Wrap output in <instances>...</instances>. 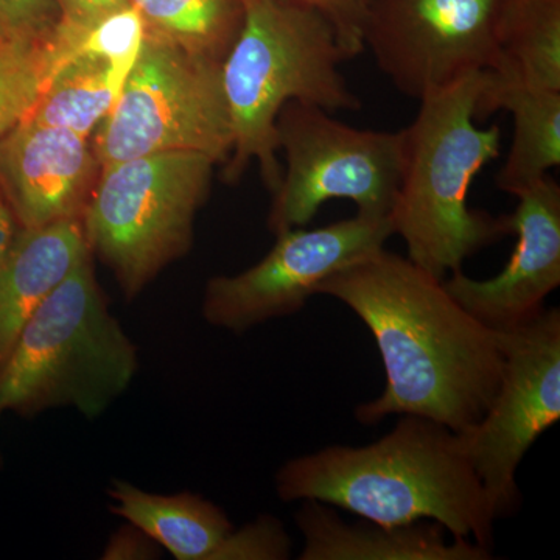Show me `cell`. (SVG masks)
<instances>
[{"mask_svg": "<svg viewBox=\"0 0 560 560\" xmlns=\"http://www.w3.org/2000/svg\"><path fill=\"white\" fill-rule=\"evenodd\" d=\"M316 294L355 313L381 352L385 389L355 408L359 422L415 415L459 433L488 410L503 370L499 338L444 279L381 248L324 280Z\"/></svg>", "mask_w": 560, "mask_h": 560, "instance_id": "1", "label": "cell"}, {"mask_svg": "<svg viewBox=\"0 0 560 560\" xmlns=\"http://www.w3.org/2000/svg\"><path fill=\"white\" fill-rule=\"evenodd\" d=\"M285 503L316 500L382 525L436 522L452 537L493 552L495 517L459 433L422 416H399L381 440L329 445L276 474Z\"/></svg>", "mask_w": 560, "mask_h": 560, "instance_id": "2", "label": "cell"}, {"mask_svg": "<svg viewBox=\"0 0 560 560\" xmlns=\"http://www.w3.org/2000/svg\"><path fill=\"white\" fill-rule=\"evenodd\" d=\"M485 84L486 70L420 98L418 116L404 128V172L388 220L408 259L440 279L514 234L511 215L469 208L475 176L500 156V128L475 121Z\"/></svg>", "mask_w": 560, "mask_h": 560, "instance_id": "3", "label": "cell"}, {"mask_svg": "<svg viewBox=\"0 0 560 560\" xmlns=\"http://www.w3.org/2000/svg\"><path fill=\"white\" fill-rule=\"evenodd\" d=\"M241 33L221 62L232 150L224 178L234 183L253 161L268 189H278L279 113L298 102L329 110L359 109L340 72L349 60L335 28L316 11L289 0H241Z\"/></svg>", "mask_w": 560, "mask_h": 560, "instance_id": "4", "label": "cell"}, {"mask_svg": "<svg viewBox=\"0 0 560 560\" xmlns=\"http://www.w3.org/2000/svg\"><path fill=\"white\" fill-rule=\"evenodd\" d=\"M138 370V348L109 312L90 254L21 330L0 368V412L73 408L97 419Z\"/></svg>", "mask_w": 560, "mask_h": 560, "instance_id": "5", "label": "cell"}, {"mask_svg": "<svg viewBox=\"0 0 560 560\" xmlns=\"http://www.w3.org/2000/svg\"><path fill=\"white\" fill-rule=\"evenodd\" d=\"M215 165L206 154L168 151L102 167L83 217L84 234L125 300L138 298L189 253Z\"/></svg>", "mask_w": 560, "mask_h": 560, "instance_id": "6", "label": "cell"}, {"mask_svg": "<svg viewBox=\"0 0 560 560\" xmlns=\"http://www.w3.org/2000/svg\"><path fill=\"white\" fill-rule=\"evenodd\" d=\"M92 149L102 167L168 151L226 162L232 130L221 62L145 33Z\"/></svg>", "mask_w": 560, "mask_h": 560, "instance_id": "7", "label": "cell"}, {"mask_svg": "<svg viewBox=\"0 0 560 560\" xmlns=\"http://www.w3.org/2000/svg\"><path fill=\"white\" fill-rule=\"evenodd\" d=\"M276 128L287 168L272 191V234L307 226L330 200H349L361 215L388 219L404 172V130H360L298 102L283 106Z\"/></svg>", "mask_w": 560, "mask_h": 560, "instance_id": "8", "label": "cell"}, {"mask_svg": "<svg viewBox=\"0 0 560 560\" xmlns=\"http://www.w3.org/2000/svg\"><path fill=\"white\" fill-rule=\"evenodd\" d=\"M503 370L488 410L459 431L495 521L517 514V470L541 434L560 419V311L497 331Z\"/></svg>", "mask_w": 560, "mask_h": 560, "instance_id": "9", "label": "cell"}, {"mask_svg": "<svg viewBox=\"0 0 560 560\" xmlns=\"http://www.w3.org/2000/svg\"><path fill=\"white\" fill-rule=\"evenodd\" d=\"M511 0H374L363 46L408 97H427L501 61Z\"/></svg>", "mask_w": 560, "mask_h": 560, "instance_id": "10", "label": "cell"}, {"mask_svg": "<svg viewBox=\"0 0 560 560\" xmlns=\"http://www.w3.org/2000/svg\"><path fill=\"white\" fill-rule=\"evenodd\" d=\"M388 219L361 215L326 226L294 228L276 235L270 253L248 270L206 283L202 318L210 326L245 334L302 311L320 283L353 261L385 248Z\"/></svg>", "mask_w": 560, "mask_h": 560, "instance_id": "11", "label": "cell"}, {"mask_svg": "<svg viewBox=\"0 0 560 560\" xmlns=\"http://www.w3.org/2000/svg\"><path fill=\"white\" fill-rule=\"evenodd\" d=\"M512 213L517 235L503 270L478 280L453 271L448 293L489 329L501 331L528 323L545 311V301L560 285V187L545 176L515 195Z\"/></svg>", "mask_w": 560, "mask_h": 560, "instance_id": "12", "label": "cell"}, {"mask_svg": "<svg viewBox=\"0 0 560 560\" xmlns=\"http://www.w3.org/2000/svg\"><path fill=\"white\" fill-rule=\"evenodd\" d=\"M101 172L77 132L24 119L0 140V194L20 230L83 220Z\"/></svg>", "mask_w": 560, "mask_h": 560, "instance_id": "13", "label": "cell"}, {"mask_svg": "<svg viewBox=\"0 0 560 560\" xmlns=\"http://www.w3.org/2000/svg\"><path fill=\"white\" fill-rule=\"evenodd\" d=\"M304 548L301 560H490L493 552L458 539L436 522L382 525L360 518L349 523L334 506L302 500L294 514Z\"/></svg>", "mask_w": 560, "mask_h": 560, "instance_id": "14", "label": "cell"}, {"mask_svg": "<svg viewBox=\"0 0 560 560\" xmlns=\"http://www.w3.org/2000/svg\"><path fill=\"white\" fill-rule=\"evenodd\" d=\"M90 254L83 220L18 231L0 264V368L33 313Z\"/></svg>", "mask_w": 560, "mask_h": 560, "instance_id": "15", "label": "cell"}, {"mask_svg": "<svg viewBox=\"0 0 560 560\" xmlns=\"http://www.w3.org/2000/svg\"><path fill=\"white\" fill-rule=\"evenodd\" d=\"M500 109L511 113L514 136L497 184L515 197L559 167L560 91L528 86L503 70H486L477 119Z\"/></svg>", "mask_w": 560, "mask_h": 560, "instance_id": "16", "label": "cell"}, {"mask_svg": "<svg viewBox=\"0 0 560 560\" xmlns=\"http://www.w3.org/2000/svg\"><path fill=\"white\" fill-rule=\"evenodd\" d=\"M108 495L113 514L138 526L178 560H210L234 528L220 506L197 493L161 495L113 480Z\"/></svg>", "mask_w": 560, "mask_h": 560, "instance_id": "17", "label": "cell"}, {"mask_svg": "<svg viewBox=\"0 0 560 560\" xmlns=\"http://www.w3.org/2000/svg\"><path fill=\"white\" fill-rule=\"evenodd\" d=\"M124 81L108 61L75 51L55 70L25 119L90 138L116 105Z\"/></svg>", "mask_w": 560, "mask_h": 560, "instance_id": "18", "label": "cell"}, {"mask_svg": "<svg viewBox=\"0 0 560 560\" xmlns=\"http://www.w3.org/2000/svg\"><path fill=\"white\" fill-rule=\"evenodd\" d=\"M145 33L186 50L223 62L243 22L241 0H130Z\"/></svg>", "mask_w": 560, "mask_h": 560, "instance_id": "19", "label": "cell"}, {"mask_svg": "<svg viewBox=\"0 0 560 560\" xmlns=\"http://www.w3.org/2000/svg\"><path fill=\"white\" fill-rule=\"evenodd\" d=\"M495 69L539 90L560 91V0H511Z\"/></svg>", "mask_w": 560, "mask_h": 560, "instance_id": "20", "label": "cell"}, {"mask_svg": "<svg viewBox=\"0 0 560 560\" xmlns=\"http://www.w3.org/2000/svg\"><path fill=\"white\" fill-rule=\"evenodd\" d=\"M54 35H9L0 43V140L28 116L55 70L66 61Z\"/></svg>", "mask_w": 560, "mask_h": 560, "instance_id": "21", "label": "cell"}, {"mask_svg": "<svg viewBox=\"0 0 560 560\" xmlns=\"http://www.w3.org/2000/svg\"><path fill=\"white\" fill-rule=\"evenodd\" d=\"M143 35L145 25L142 16L130 3L92 25L73 47L72 54L86 51L101 57L125 80L138 57Z\"/></svg>", "mask_w": 560, "mask_h": 560, "instance_id": "22", "label": "cell"}, {"mask_svg": "<svg viewBox=\"0 0 560 560\" xmlns=\"http://www.w3.org/2000/svg\"><path fill=\"white\" fill-rule=\"evenodd\" d=\"M291 540L283 523L275 515H260L241 529L232 528L210 560H285Z\"/></svg>", "mask_w": 560, "mask_h": 560, "instance_id": "23", "label": "cell"}, {"mask_svg": "<svg viewBox=\"0 0 560 560\" xmlns=\"http://www.w3.org/2000/svg\"><path fill=\"white\" fill-rule=\"evenodd\" d=\"M329 21L349 58L364 50L363 28L374 0H289Z\"/></svg>", "mask_w": 560, "mask_h": 560, "instance_id": "24", "label": "cell"}, {"mask_svg": "<svg viewBox=\"0 0 560 560\" xmlns=\"http://www.w3.org/2000/svg\"><path fill=\"white\" fill-rule=\"evenodd\" d=\"M60 21L55 39L68 57L81 36L113 11L130 5V0H58Z\"/></svg>", "mask_w": 560, "mask_h": 560, "instance_id": "25", "label": "cell"}, {"mask_svg": "<svg viewBox=\"0 0 560 560\" xmlns=\"http://www.w3.org/2000/svg\"><path fill=\"white\" fill-rule=\"evenodd\" d=\"M0 20L10 35L50 38L60 21L58 0H0Z\"/></svg>", "mask_w": 560, "mask_h": 560, "instance_id": "26", "label": "cell"}, {"mask_svg": "<svg viewBox=\"0 0 560 560\" xmlns=\"http://www.w3.org/2000/svg\"><path fill=\"white\" fill-rule=\"evenodd\" d=\"M162 548L149 534L128 523L109 537L102 559L105 560H151L161 558Z\"/></svg>", "mask_w": 560, "mask_h": 560, "instance_id": "27", "label": "cell"}, {"mask_svg": "<svg viewBox=\"0 0 560 560\" xmlns=\"http://www.w3.org/2000/svg\"><path fill=\"white\" fill-rule=\"evenodd\" d=\"M18 231H20V226H18L9 205H7L2 194H0V264L5 259L7 253H9L11 245H13Z\"/></svg>", "mask_w": 560, "mask_h": 560, "instance_id": "28", "label": "cell"}, {"mask_svg": "<svg viewBox=\"0 0 560 560\" xmlns=\"http://www.w3.org/2000/svg\"><path fill=\"white\" fill-rule=\"evenodd\" d=\"M10 33L7 31L5 24H3L2 20H0V43L9 36Z\"/></svg>", "mask_w": 560, "mask_h": 560, "instance_id": "29", "label": "cell"}]
</instances>
